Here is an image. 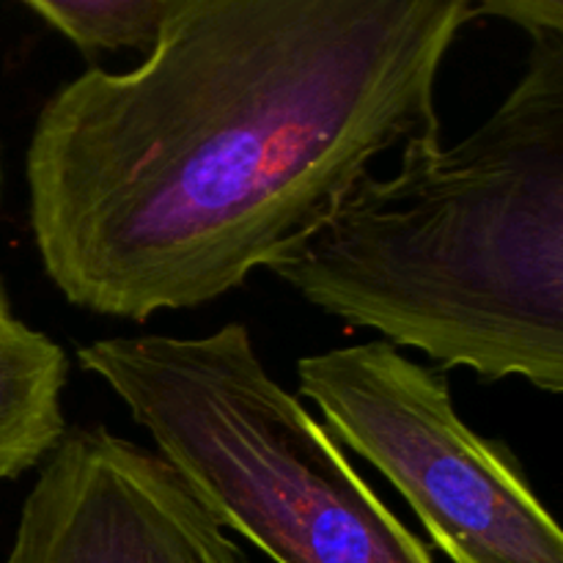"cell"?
I'll return each instance as SVG.
<instances>
[{"label": "cell", "mask_w": 563, "mask_h": 563, "mask_svg": "<svg viewBox=\"0 0 563 563\" xmlns=\"http://www.w3.org/2000/svg\"><path fill=\"white\" fill-rule=\"evenodd\" d=\"M476 14L500 16L539 36H563V0H473Z\"/></svg>", "instance_id": "8"}, {"label": "cell", "mask_w": 563, "mask_h": 563, "mask_svg": "<svg viewBox=\"0 0 563 563\" xmlns=\"http://www.w3.org/2000/svg\"><path fill=\"white\" fill-rule=\"evenodd\" d=\"M3 563L247 561L157 451L75 427L42 462Z\"/></svg>", "instance_id": "5"}, {"label": "cell", "mask_w": 563, "mask_h": 563, "mask_svg": "<svg viewBox=\"0 0 563 563\" xmlns=\"http://www.w3.org/2000/svg\"><path fill=\"white\" fill-rule=\"evenodd\" d=\"M11 322H14V313H11V302L9 297H5L3 284H0V333H3Z\"/></svg>", "instance_id": "9"}, {"label": "cell", "mask_w": 563, "mask_h": 563, "mask_svg": "<svg viewBox=\"0 0 563 563\" xmlns=\"http://www.w3.org/2000/svg\"><path fill=\"white\" fill-rule=\"evenodd\" d=\"M69 357L20 319L0 333V482L42 465L66 434Z\"/></svg>", "instance_id": "6"}, {"label": "cell", "mask_w": 563, "mask_h": 563, "mask_svg": "<svg viewBox=\"0 0 563 563\" xmlns=\"http://www.w3.org/2000/svg\"><path fill=\"white\" fill-rule=\"evenodd\" d=\"M297 388L454 563H563L561 526L517 456L462 421L438 368L368 341L300 357Z\"/></svg>", "instance_id": "4"}, {"label": "cell", "mask_w": 563, "mask_h": 563, "mask_svg": "<svg viewBox=\"0 0 563 563\" xmlns=\"http://www.w3.org/2000/svg\"><path fill=\"white\" fill-rule=\"evenodd\" d=\"M473 0H170L126 71L38 110L33 245L55 289L146 322L240 289L394 146L440 132L438 77Z\"/></svg>", "instance_id": "1"}, {"label": "cell", "mask_w": 563, "mask_h": 563, "mask_svg": "<svg viewBox=\"0 0 563 563\" xmlns=\"http://www.w3.org/2000/svg\"><path fill=\"white\" fill-rule=\"evenodd\" d=\"M80 53L146 55L168 14L170 0H22Z\"/></svg>", "instance_id": "7"}, {"label": "cell", "mask_w": 563, "mask_h": 563, "mask_svg": "<svg viewBox=\"0 0 563 563\" xmlns=\"http://www.w3.org/2000/svg\"><path fill=\"white\" fill-rule=\"evenodd\" d=\"M308 306L443 368L563 394V38H533L500 108L416 137L269 264Z\"/></svg>", "instance_id": "2"}, {"label": "cell", "mask_w": 563, "mask_h": 563, "mask_svg": "<svg viewBox=\"0 0 563 563\" xmlns=\"http://www.w3.org/2000/svg\"><path fill=\"white\" fill-rule=\"evenodd\" d=\"M0 198H3V165H0Z\"/></svg>", "instance_id": "10"}, {"label": "cell", "mask_w": 563, "mask_h": 563, "mask_svg": "<svg viewBox=\"0 0 563 563\" xmlns=\"http://www.w3.org/2000/svg\"><path fill=\"white\" fill-rule=\"evenodd\" d=\"M203 509L275 563H434L328 427L269 377L245 324L77 350Z\"/></svg>", "instance_id": "3"}]
</instances>
